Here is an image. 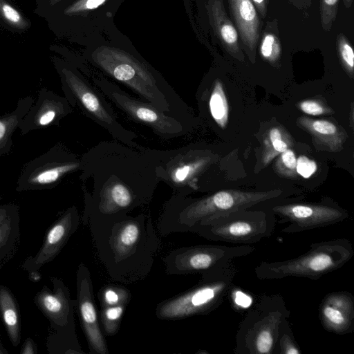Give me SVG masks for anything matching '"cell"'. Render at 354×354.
Wrapping results in <instances>:
<instances>
[{
  "label": "cell",
  "instance_id": "5bb4252c",
  "mask_svg": "<svg viewBox=\"0 0 354 354\" xmlns=\"http://www.w3.org/2000/svg\"><path fill=\"white\" fill-rule=\"evenodd\" d=\"M76 286V306L88 343L89 353L109 354V348L99 324L91 275L87 266L84 263H80L78 266Z\"/></svg>",
  "mask_w": 354,
  "mask_h": 354
},
{
  "label": "cell",
  "instance_id": "83f0119b",
  "mask_svg": "<svg viewBox=\"0 0 354 354\" xmlns=\"http://www.w3.org/2000/svg\"><path fill=\"white\" fill-rule=\"evenodd\" d=\"M274 168L275 172L286 178H295L297 172V158L294 151L290 148L279 154Z\"/></svg>",
  "mask_w": 354,
  "mask_h": 354
},
{
  "label": "cell",
  "instance_id": "d590c367",
  "mask_svg": "<svg viewBox=\"0 0 354 354\" xmlns=\"http://www.w3.org/2000/svg\"><path fill=\"white\" fill-rule=\"evenodd\" d=\"M22 353H33L34 351H33V346H32V344L31 342H26L24 347V350L21 351Z\"/></svg>",
  "mask_w": 354,
  "mask_h": 354
},
{
  "label": "cell",
  "instance_id": "277c9868",
  "mask_svg": "<svg viewBox=\"0 0 354 354\" xmlns=\"http://www.w3.org/2000/svg\"><path fill=\"white\" fill-rule=\"evenodd\" d=\"M283 190L223 189L200 198L174 194L163 205L157 228L162 236L193 232L201 224L214 218L279 198Z\"/></svg>",
  "mask_w": 354,
  "mask_h": 354
},
{
  "label": "cell",
  "instance_id": "7c38bea8",
  "mask_svg": "<svg viewBox=\"0 0 354 354\" xmlns=\"http://www.w3.org/2000/svg\"><path fill=\"white\" fill-rule=\"evenodd\" d=\"M81 169V156L59 142L24 165L16 189L24 192L52 189L66 176Z\"/></svg>",
  "mask_w": 354,
  "mask_h": 354
},
{
  "label": "cell",
  "instance_id": "cb8c5ba5",
  "mask_svg": "<svg viewBox=\"0 0 354 354\" xmlns=\"http://www.w3.org/2000/svg\"><path fill=\"white\" fill-rule=\"evenodd\" d=\"M0 309L10 339L17 346L19 342L18 313L12 295L5 288L0 290Z\"/></svg>",
  "mask_w": 354,
  "mask_h": 354
},
{
  "label": "cell",
  "instance_id": "ffe728a7",
  "mask_svg": "<svg viewBox=\"0 0 354 354\" xmlns=\"http://www.w3.org/2000/svg\"><path fill=\"white\" fill-rule=\"evenodd\" d=\"M230 3L243 39L253 46L257 41L258 19L251 1L230 0Z\"/></svg>",
  "mask_w": 354,
  "mask_h": 354
},
{
  "label": "cell",
  "instance_id": "ac0fdd59",
  "mask_svg": "<svg viewBox=\"0 0 354 354\" xmlns=\"http://www.w3.org/2000/svg\"><path fill=\"white\" fill-rule=\"evenodd\" d=\"M297 122L299 127L312 136L314 145L319 149L338 152L343 149L347 134L344 129L334 123L305 116L299 117Z\"/></svg>",
  "mask_w": 354,
  "mask_h": 354
},
{
  "label": "cell",
  "instance_id": "e0dca14e",
  "mask_svg": "<svg viewBox=\"0 0 354 354\" xmlns=\"http://www.w3.org/2000/svg\"><path fill=\"white\" fill-rule=\"evenodd\" d=\"M80 222V216L75 206L68 208L48 230L44 244L37 256L27 261L24 266L36 269L53 260L75 233Z\"/></svg>",
  "mask_w": 354,
  "mask_h": 354
},
{
  "label": "cell",
  "instance_id": "ba28073f",
  "mask_svg": "<svg viewBox=\"0 0 354 354\" xmlns=\"http://www.w3.org/2000/svg\"><path fill=\"white\" fill-rule=\"evenodd\" d=\"M289 317L280 295L263 296L241 322L234 353L274 354L280 328Z\"/></svg>",
  "mask_w": 354,
  "mask_h": 354
},
{
  "label": "cell",
  "instance_id": "8992f818",
  "mask_svg": "<svg viewBox=\"0 0 354 354\" xmlns=\"http://www.w3.org/2000/svg\"><path fill=\"white\" fill-rule=\"evenodd\" d=\"M59 76L65 97L72 108L104 129L112 138L122 143L136 146V134L124 128L118 120L113 109L104 95L74 66L53 58Z\"/></svg>",
  "mask_w": 354,
  "mask_h": 354
},
{
  "label": "cell",
  "instance_id": "2e32d148",
  "mask_svg": "<svg viewBox=\"0 0 354 354\" xmlns=\"http://www.w3.org/2000/svg\"><path fill=\"white\" fill-rule=\"evenodd\" d=\"M319 317L323 327L331 333L345 335L354 328V297L347 291L327 294L319 309Z\"/></svg>",
  "mask_w": 354,
  "mask_h": 354
},
{
  "label": "cell",
  "instance_id": "4dcf8cb0",
  "mask_svg": "<svg viewBox=\"0 0 354 354\" xmlns=\"http://www.w3.org/2000/svg\"><path fill=\"white\" fill-rule=\"evenodd\" d=\"M299 107L304 113L311 115H319L332 112L330 109L315 100H304L299 102Z\"/></svg>",
  "mask_w": 354,
  "mask_h": 354
},
{
  "label": "cell",
  "instance_id": "52a82bcc",
  "mask_svg": "<svg viewBox=\"0 0 354 354\" xmlns=\"http://www.w3.org/2000/svg\"><path fill=\"white\" fill-rule=\"evenodd\" d=\"M237 272L232 263L202 274L194 286L158 303L156 317L174 321L209 314L221 305L232 288Z\"/></svg>",
  "mask_w": 354,
  "mask_h": 354
},
{
  "label": "cell",
  "instance_id": "3957f363",
  "mask_svg": "<svg viewBox=\"0 0 354 354\" xmlns=\"http://www.w3.org/2000/svg\"><path fill=\"white\" fill-rule=\"evenodd\" d=\"M92 62L113 80L127 86L138 98L160 111L190 122L186 104L175 90L145 62L120 48L101 46Z\"/></svg>",
  "mask_w": 354,
  "mask_h": 354
},
{
  "label": "cell",
  "instance_id": "7a4b0ae2",
  "mask_svg": "<svg viewBox=\"0 0 354 354\" xmlns=\"http://www.w3.org/2000/svg\"><path fill=\"white\" fill-rule=\"evenodd\" d=\"M88 222L97 257L112 280L133 284L147 277L161 245L150 215L90 216Z\"/></svg>",
  "mask_w": 354,
  "mask_h": 354
},
{
  "label": "cell",
  "instance_id": "d4e9b609",
  "mask_svg": "<svg viewBox=\"0 0 354 354\" xmlns=\"http://www.w3.org/2000/svg\"><path fill=\"white\" fill-rule=\"evenodd\" d=\"M97 297L101 308L120 304L128 305L131 299V293L128 288L122 285L109 283L101 287Z\"/></svg>",
  "mask_w": 354,
  "mask_h": 354
},
{
  "label": "cell",
  "instance_id": "4316f807",
  "mask_svg": "<svg viewBox=\"0 0 354 354\" xmlns=\"http://www.w3.org/2000/svg\"><path fill=\"white\" fill-rule=\"evenodd\" d=\"M301 353V351L294 337L288 319H286L280 328L274 354Z\"/></svg>",
  "mask_w": 354,
  "mask_h": 354
},
{
  "label": "cell",
  "instance_id": "603a6c76",
  "mask_svg": "<svg viewBox=\"0 0 354 354\" xmlns=\"http://www.w3.org/2000/svg\"><path fill=\"white\" fill-rule=\"evenodd\" d=\"M32 26L30 19L11 0H0V27L21 34Z\"/></svg>",
  "mask_w": 354,
  "mask_h": 354
},
{
  "label": "cell",
  "instance_id": "9a60e30c",
  "mask_svg": "<svg viewBox=\"0 0 354 354\" xmlns=\"http://www.w3.org/2000/svg\"><path fill=\"white\" fill-rule=\"evenodd\" d=\"M71 112L72 107L65 97L43 88L19 127L21 134L25 136L32 131L59 126L60 120Z\"/></svg>",
  "mask_w": 354,
  "mask_h": 354
},
{
  "label": "cell",
  "instance_id": "9c48e42d",
  "mask_svg": "<svg viewBox=\"0 0 354 354\" xmlns=\"http://www.w3.org/2000/svg\"><path fill=\"white\" fill-rule=\"evenodd\" d=\"M276 223L270 212L246 209L207 221L192 233L210 241L250 245L270 236Z\"/></svg>",
  "mask_w": 354,
  "mask_h": 354
},
{
  "label": "cell",
  "instance_id": "484cf974",
  "mask_svg": "<svg viewBox=\"0 0 354 354\" xmlns=\"http://www.w3.org/2000/svg\"><path fill=\"white\" fill-rule=\"evenodd\" d=\"M127 306V304H120L101 308L99 321L102 324L103 334L113 336L118 333Z\"/></svg>",
  "mask_w": 354,
  "mask_h": 354
},
{
  "label": "cell",
  "instance_id": "e575fe53",
  "mask_svg": "<svg viewBox=\"0 0 354 354\" xmlns=\"http://www.w3.org/2000/svg\"><path fill=\"white\" fill-rule=\"evenodd\" d=\"M339 50L344 66L348 73L352 75L354 66V53L352 48L347 43H342L339 46Z\"/></svg>",
  "mask_w": 354,
  "mask_h": 354
},
{
  "label": "cell",
  "instance_id": "f1b7e54d",
  "mask_svg": "<svg viewBox=\"0 0 354 354\" xmlns=\"http://www.w3.org/2000/svg\"><path fill=\"white\" fill-rule=\"evenodd\" d=\"M18 220V210L12 213L3 223L0 225V259L10 250L16 235L12 236V227L11 224Z\"/></svg>",
  "mask_w": 354,
  "mask_h": 354
},
{
  "label": "cell",
  "instance_id": "6da1fadb",
  "mask_svg": "<svg viewBox=\"0 0 354 354\" xmlns=\"http://www.w3.org/2000/svg\"><path fill=\"white\" fill-rule=\"evenodd\" d=\"M82 217L129 214L149 204L161 182L154 149L102 141L81 156Z\"/></svg>",
  "mask_w": 354,
  "mask_h": 354
},
{
  "label": "cell",
  "instance_id": "836d02e7",
  "mask_svg": "<svg viewBox=\"0 0 354 354\" xmlns=\"http://www.w3.org/2000/svg\"><path fill=\"white\" fill-rule=\"evenodd\" d=\"M63 0H35L36 7L34 13L45 18L49 12Z\"/></svg>",
  "mask_w": 354,
  "mask_h": 354
},
{
  "label": "cell",
  "instance_id": "d6a6232c",
  "mask_svg": "<svg viewBox=\"0 0 354 354\" xmlns=\"http://www.w3.org/2000/svg\"><path fill=\"white\" fill-rule=\"evenodd\" d=\"M218 30L225 44L230 46L236 45L238 39L237 32L229 21H225L223 24L219 26Z\"/></svg>",
  "mask_w": 354,
  "mask_h": 354
},
{
  "label": "cell",
  "instance_id": "5b68a950",
  "mask_svg": "<svg viewBox=\"0 0 354 354\" xmlns=\"http://www.w3.org/2000/svg\"><path fill=\"white\" fill-rule=\"evenodd\" d=\"M354 255L351 241L345 238L313 243L304 254L290 259L261 261L254 268L259 279L295 277L317 280L343 267Z\"/></svg>",
  "mask_w": 354,
  "mask_h": 354
},
{
  "label": "cell",
  "instance_id": "1f68e13d",
  "mask_svg": "<svg viewBox=\"0 0 354 354\" xmlns=\"http://www.w3.org/2000/svg\"><path fill=\"white\" fill-rule=\"evenodd\" d=\"M316 162L306 156L297 158V172L304 178H310L317 171Z\"/></svg>",
  "mask_w": 354,
  "mask_h": 354
},
{
  "label": "cell",
  "instance_id": "8fae6325",
  "mask_svg": "<svg viewBox=\"0 0 354 354\" xmlns=\"http://www.w3.org/2000/svg\"><path fill=\"white\" fill-rule=\"evenodd\" d=\"M254 250L250 245H198L175 249L162 261L167 274L199 273L202 275L228 266L236 259L247 256Z\"/></svg>",
  "mask_w": 354,
  "mask_h": 354
},
{
  "label": "cell",
  "instance_id": "4fadbf2b",
  "mask_svg": "<svg viewBox=\"0 0 354 354\" xmlns=\"http://www.w3.org/2000/svg\"><path fill=\"white\" fill-rule=\"evenodd\" d=\"M270 212L287 223L285 233H296L327 227L342 222L348 213L338 206L322 203H290L277 204Z\"/></svg>",
  "mask_w": 354,
  "mask_h": 354
},
{
  "label": "cell",
  "instance_id": "d6986e66",
  "mask_svg": "<svg viewBox=\"0 0 354 354\" xmlns=\"http://www.w3.org/2000/svg\"><path fill=\"white\" fill-rule=\"evenodd\" d=\"M33 102L31 96L20 98L14 111L0 116V157L10 152L13 133L19 128Z\"/></svg>",
  "mask_w": 354,
  "mask_h": 354
},
{
  "label": "cell",
  "instance_id": "74e56055",
  "mask_svg": "<svg viewBox=\"0 0 354 354\" xmlns=\"http://www.w3.org/2000/svg\"><path fill=\"white\" fill-rule=\"evenodd\" d=\"M256 3H257L258 5H260L261 4L264 0H253Z\"/></svg>",
  "mask_w": 354,
  "mask_h": 354
},
{
  "label": "cell",
  "instance_id": "44dd1931",
  "mask_svg": "<svg viewBox=\"0 0 354 354\" xmlns=\"http://www.w3.org/2000/svg\"><path fill=\"white\" fill-rule=\"evenodd\" d=\"M206 100L208 112L218 126L224 129L227 124L229 107L222 82L215 80L210 88L205 89L201 95Z\"/></svg>",
  "mask_w": 354,
  "mask_h": 354
},
{
  "label": "cell",
  "instance_id": "30bf717a",
  "mask_svg": "<svg viewBox=\"0 0 354 354\" xmlns=\"http://www.w3.org/2000/svg\"><path fill=\"white\" fill-rule=\"evenodd\" d=\"M93 84L129 120L150 129L157 136L169 140L185 136L190 122L162 112L149 102L127 93L105 78H94Z\"/></svg>",
  "mask_w": 354,
  "mask_h": 354
},
{
  "label": "cell",
  "instance_id": "f546056e",
  "mask_svg": "<svg viewBox=\"0 0 354 354\" xmlns=\"http://www.w3.org/2000/svg\"><path fill=\"white\" fill-rule=\"evenodd\" d=\"M261 53L266 59L274 61L279 53V47L276 41V38L270 34L265 36L263 39Z\"/></svg>",
  "mask_w": 354,
  "mask_h": 354
},
{
  "label": "cell",
  "instance_id": "8d00e7d4",
  "mask_svg": "<svg viewBox=\"0 0 354 354\" xmlns=\"http://www.w3.org/2000/svg\"><path fill=\"white\" fill-rule=\"evenodd\" d=\"M324 1L327 6H333L337 2V0H324Z\"/></svg>",
  "mask_w": 354,
  "mask_h": 354
},
{
  "label": "cell",
  "instance_id": "7402d4cb",
  "mask_svg": "<svg viewBox=\"0 0 354 354\" xmlns=\"http://www.w3.org/2000/svg\"><path fill=\"white\" fill-rule=\"evenodd\" d=\"M292 145V140L283 128L280 126L272 127L263 140L261 162L263 166H267L277 156Z\"/></svg>",
  "mask_w": 354,
  "mask_h": 354
}]
</instances>
